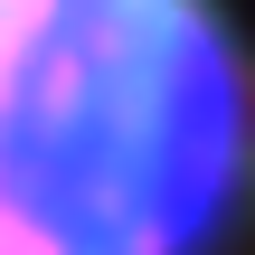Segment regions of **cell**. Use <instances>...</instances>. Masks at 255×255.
<instances>
[{"label":"cell","instance_id":"6da1fadb","mask_svg":"<svg viewBox=\"0 0 255 255\" xmlns=\"http://www.w3.org/2000/svg\"><path fill=\"white\" fill-rule=\"evenodd\" d=\"M246 170L227 0H0V255H208Z\"/></svg>","mask_w":255,"mask_h":255}]
</instances>
